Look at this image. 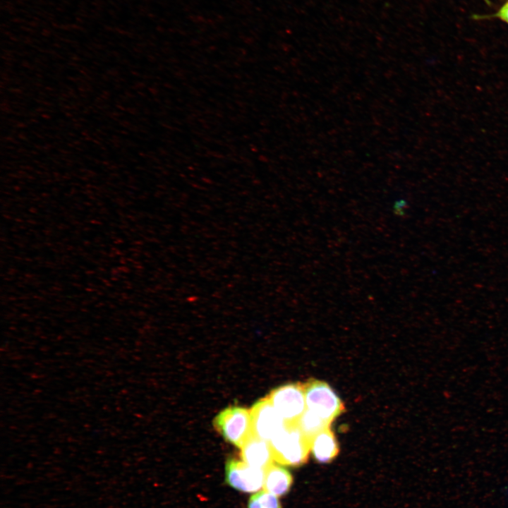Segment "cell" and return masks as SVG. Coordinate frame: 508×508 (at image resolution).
<instances>
[{"mask_svg":"<svg viewBox=\"0 0 508 508\" xmlns=\"http://www.w3.org/2000/svg\"><path fill=\"white\" fill-rule=\"evenodd\" d=\"M274 460L279 464L298 466L306 462L310 452V442L296 422L284 428L270 441Z\"/></svg>","mask_w":508,"mask_h":508,"instance_id":"1","label":"cell"},{"mask_svg":"<svg viewBox=\"0 0 508 508\" xmlns=\"http://www.w3.org/2000/svg\"><path fill=\"white\" fill-rule=\"evenodd\" d=\"M303 385L308 409L329 423L344 411L341 400L326 382L309 379Z\"/></svg>","mask_w":508,"mask_h":508,"instance_id":"2","label":"cell"},{"mask_svg":"<svg viewBox=\"0 0 508 508\" xmlns=\"http://www.w3.org/2000/svg\"><path fill=\"white\" fill-rule=\"evenodd\" d=\"M213 425L226 441L241 448L251 433L250 410L238 406L225 408L215 416Z\"/></svg>","mask_w":508,"mask_h":508,"instance_id":"3","label":"cell"},{"mask_svg":"<svg viewBox=\"0 0 508 508\" xmlns=\"http://www.w3.org/2000/svg\"><path fill=\"white\" fill-rule=\"evenodd\" d=\"M267 397L287 423L296 422L307 409L302 383L282 385L271 391Z\"/></svg>","mask_w":508,"mask_h":508,"instance_id":"4","label":"cell"},{"mask_svg":"<svg viewBox=\"0 0 508 508\" xmlns=\"http://www.w3.org/2000/svg\"><path fill=\"white\" fill-rule=\"evenodd\" d=\"M250 412L251 433L268 442L278 434L286 423L267 396L256 401Z\"/></svg>","mask_w":508,"mask_h":508,"instance_id":"5","label":"cell"},{"mask_svg":"<svg viewBox=\"0 0 508 508\" xmlns=\"http://www.w3.org/2000/svg\"><path fill=\"white\" fill-rule=\"evenodd\" d=\"M265 470L251 466L243 461L230 458L225 467L226 483L244 492H258L263 486Z\"/></svg>","mask_w":508,"mask_h":508,"instance_id":"6","label":"cell"},{"mask_svg":"<svg viewBox=\"0 0 508 508\" xmlns=\"http://www.w3.org/2000/svg\"><path fill=\"white\" fill-rule=\"evenodd\" d=\"M240 449L242 461L251 466L265 470L274 461L270 442L252 433Z\"/></svg>","mask_w":508,"mask_h":508,"instance_id":"7","label":"cell"},{"mask_svg":"<svg viewBox=\"0 0 508 508\" xmlns=\"http://www.w3.org/2000/svg\"><path fill=\"white\" fill-rule=\"evenodd\" d=\"M339 445L330 428L319 433L312 440L310 452L319 463H329L339 454Z\"/></svg>","mask_w":508,"mask_h":508,"instance_id":"8","label":"cell"},{"mask_svg":"<svg viewBox=\"0 0 508 508\" xmlns=\"http://www.w3.org/2000/svg\"><path fill=\"white\" fill-rule=\"evenodd\" d=\"M293 484L291 473L284 467L271 464L265 469L263 490L277 497L286 495Z\"/></svg>","mask_w":508,"mask_h":508,"instance_id":"9","label":"cell"},{"mask_svg":"<svg viewBox=\"0 0 508 508\" xmlns=\"http://www.w3.org/2000/svg\"><path fill=\"white\" fill-rule=\"evenodd\" d=\"M296 423L303 435L310 442V445L313 439L319 433L329 428L331 425V423L308 409H306Z\"/></svg>","mask_w":508,"mask_h":508,"instance_id":"10","label":"cell"},{"mask_svg":"<svg viewBox=\"0 0 508 508\" xmlns=\"http://www.w3.org/2000/svg\"><path fill=\"white\" fill-rule=\"evenodd\" d=\"M247 508H282V505L277 496L263 490L250 497Z\"/></svg>","mask_w":508,"mask_h":508,"instance_id":"11","label":"cell"},{"mask_svg":"<svg viewBox=\"0 0 508 508\" xmlns=\"http://www.w3.org/2000/svg\"><path fill=\"white\" fill-rule=\"evenodd\" d=\"M494 16L508 23V1H507Z\"/></svg>","mask_w":508,"mask_h":508,"instance_id":"12","label":"cell"},{"mask_svg":"<svg viewBox=\"0 0 508 508\" xmlns=\"http://www.w3.org/2000/svg\"><path fill=\"white\" fill-rule=\"evenodd\" d=\"M506 492H507V497H508V488H507V490Z\"/></svg>","mask_w":508,"mask_h":508,"instance_id":"13","label":"cell"}]
</instances>
